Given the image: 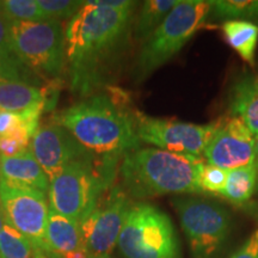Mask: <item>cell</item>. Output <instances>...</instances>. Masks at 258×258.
<instances>
[{"instance_id":"obj_16","label":"cell","mask_w":258,"mask_h":258,"mask_svg":"<svg viewBox=\"0 0 258 258\" xmlns=\"http://www.w3.org/2000/svg\"><path fill=\"white\" fill-rule=\"evenodd\" d=\"M230 115L239 118L254 137H258V80L252 74H243L230 91Z\"/></svg>"},{"instance_id":"obj_4","label":"cell","mask_w":258,"mask_h":258,"mask_svg":"<svg viewBox=\"0 0 258 258\" xmlns=\"http://www.w3.org/2000/svg\"><path fill=\"white\" fill-rule=\"evenodd\" d=\"M120 164L95 157L71 163L49 182V208L80 224L103 194L115 184Z\"/></svg>"},{"instance_id":"obj_17","label":"cell","mask_w":258,"mask_h":258,"mask_svg":"<svg viewBox=\"0 0 258 258\" xmlns=\"http://www.w3.org/2000/svg\"><path fill=\"white\" fill-rule=\"evenodd\" d=\"M44 104L43 90L23 83H0V110L21 115Z\"/></svg>"},{"instance_id":"obj_6","label":"cell","mask_w":258,"mask_h":258,"mask_svg":"<svg viewBox=\"0 0 258 258\" xmlns=\"http://www.w3.org/2000/svg\"><path fill=\"white\" fill-rule=\"evenodd\" d=\"M117 247L124 258H182L178 235L169 215L144 201L129 206Z\"/></svg>"},{"instance_id":"obj_19","label":"cell","mask_w":258,"mask_h":258,"mask_svg":"<svg viewBox=\"0 0 258 258\" xmlns=\"http://www.w3.org/2000/svg\"><path fill=\"white\" fill-rule=\"evenodd\" d=\"M179 2L180 0H146L144 2L134 21V37L144 43L163 23L167 15L178 5Z\"/></svg>"},{"instance_id":"obj_1","label":"cell","mask_w":258,"mask_h":258,"mask_svg":"<svg viewBox=\"0 0 258 258\" xmlns=\"http://www.w3.org/2000/svg\"><path fill=\"white\" fill-rule=\"evenodd\" d=\"M135 10L83 8L64 29L66 67L73 95L86 98L115 82L131 47Z\"/></svg>"},{"instance_id":"obj_33","label":"cell","mask_w":258,"mask_h":258,"mask_svg":"<svg viewBox=\"0 0 258 258\" xmlns=\"http://www.w3.org/2000/svg\"><path fill=\"white\" fill-rule=\"evenodd\" d=\"M254 143H256V166L258 169V137H254Z\"/></svg>"},{"instance_id":"obj_32","label":"cell","mask_w":258,"mask_h":258,"mask_svg":"<svg viewBox=\"0 0 258 258\" xmlns=\"http://www.w3.org/2000/svg\"><path fill=\"white\" fill-rule=\"evenodd\" d=\"M6 225V219H5V215H4V211H3V208H0V232H2L3 227Z\"/></svg>"},{"instance_id":"obj_8","label":"cell","mask_w":258,"mask_h":258,"mask_svg":"<svg viewBox=\"0 0 258 258\" xmlns=\"http://www.w3.org/2000/svg\"><path fill=\"white\" fill-rule=\"evenodd\" d=\"M14 51L43 80L59 79L66 69V37L61 22H12Z\"/></svg>"},{"instance_id":"obj_15","label":"cell","mask_w":258,"mask_h":258,"mask_svg":"<svg viewBox=\"0 0 258 258\" xmlns=\"http://www.w3.org/2000/svg\"><path fill=\"white\" fill-rule=\"evenodd\" d=\"M0 173L3 179L16 184L30 186L44 194L49 189V179L29 148L15 156L0 154Z\"/></svg>"},{"instance_id":"obj_12","label":"cell","mask_w":258,"mask_h":258,"mask_svg":"<svg viewBox=\"0 0 258 258\" xmlns=\"http://www.w3.org/2000/svg\"><path fill=\"white\" fill-rule=\"evenodd\" d=\"M202 157L207 164L227 171L252 165L256 163L254 135L239 118H220Z\"/></svg>"},{"instance_id":"obj_28","label":"cell","mask_w":258,"mask_h":258,"mask_svg":"<svg viewBox=\"0 0 258 258\" xmlns=\"http://www.w3.org/2000/svg\"><path fill=\"white\" fill-rule=\"evenodd\" d=\"M11 25L12 22L9 18H6L4 15L0 14V50L14 51Z\"/></svg>"},{"instance_id":"obj_29","label":"cell","mask_w":258,"mask_h":258,"mask_svg":"<svg viewBox=\"0 0 258 258\" xmlns=\"http://www.w3.org/2000/svg\"><path fill=\"white\" fill-rule=\"evenodd\" d=\"M86 4L111 10H131L137 9L139 3L132 0H86Z\"/></svg>"},{"instance_id":"obj_26","label":"cell","mask_w":258,"mask_h":258,"mask_svg":"<svg viewBox=\"0 0 258 258\" xmlns=\"http://www.w3.org/2000/svg\"><path fill=\"white\" fill-rule=\"evenodd\" d=\"M227 170L211 165L205 161L199 175L200 194H218L220 195L227 179Z\"/></svg>"},{"instance_id":"obj_21","label":"cell","mask_w":258,"mask_h":258,"mask_svg":"<svg viewBox=\"0 0 258 258\" xmlns=\"http://www.w3.org/2000/svg\"><path fill=\"white\" fill-rule=\"evenodd\" d=\"M0 258H48L27 237L6 224L0 232Z\"/></svg>"},{"instance_id":"obj_7","label":"cell","mask_w":258,"mask_h":258,"mask_svg":"<svg viewBox=\"0 0 258 258\" xmlns=\"http://www.w3.org/2000/svg\"><path fill=\"white\" fill-rule=\"evenodd\" d=\"M172 205L191 258H219L232 231L230 212L220 203L196 196H175Z\"/></svg>"},{"instance_id":"obj_11","label":"cell","mask_w":258,"mask_h":258,"mask_svg":"<svg viewBox=\"0 0 258 258\" xmlns=\"http://www.w3.org/2000/svg\"><path fill=\"white\" fill-rule=\"evenodd\" d=\"M0 201L6 224L27 237L47 256L46 226L49 207L46 194L2 178Z\"/></svg>"},{"instance_id":"obj_23","label":"cell","mask_w":258,"mask_h":258,"mask_svg":"<svg viewBox=\"0 0 258 258\" xmlns=\"http://www.w3.org/2000/svg\"><path fill=\"white\" fill-rule=\"evenodd\" d=\"M15 82L28 85H43L44 80L34 73L14 51L0 50V83Z\"/></svg>"},{"instance_id":"obj_27","label":"cell","mask_w":258,"mask_h":258,"mask_svg":"<svg viewBox=\"0 0 258 258\" xmlns=\"http://www.w3.org/2000/svg\"><path fill=\"white\" fill-rule=\"evenodd\" d=\"M230 258H258V227Z\"/></svg>"},{"instance_id":"obj_31","label":"cell","mask_w":258,"mask_h":258,"mask_svg":"<svg viewBox=\"0 0 258 258\" xmlns=\"http://www.w3.org/2000/svg\"><path fill=\"white\" fill-rule=\"evenodd\" d=\"M29 147L24 146L19 141H16L14 139L6 137H0V154L3 156H15L23 151H27Z\"/></svg>"},{"instance_id":"obj_2","label":"cell","mask_w":258,"mask_h":258,"mask_svg":"<svg viewBox=\"0 0 258 258\" xmlns=\"http://www.w3.org/2000/svg\"><path fill=\"white\" fill-rule=\"evenodd\" d=\"M56 123L66 128L97 159L121 163L141 145L134 111L103 92L63 109L56 115Z\"/></svg>"},{"instance_id":"obj_22","label":"cell","mask_w":258,"mask_h":258,"mask_svg":"<svg viewBox=\"0 0 258 258\" xmlns=\"http://www.w3.org/2000/svg\"><path fill=\"white\" fill-rule=\"evenodd\" d=\"M222 21L258 22V0H212V14Z\"/></svg>"},{"instance_id":"obj_5","label":"cell","mask_w":258,"mask_h":258,"mask_svg":"<svg viewBox=\"0 0 258 258\" xmlns=\"http://www.w3.org/2000/svg\"><path fill=\"white\" fill-rule=\"evenodd\" d=\"M212 14V0H180L147 38L135 60V83H143L177 55Z\"/></svg>"},{"instance_id":"obj_14","label":"cell","mask_w":258,"mask_h":258,"mask_svg":"<svg viewBox=\"0 0 258 258\" xmlns=\"http://www.w3.org/2000/svg\"><path fill=\"white\" fill-rule=\"evenodd\" d=\"M48 258H64L84 250L79 222L71 220L49 208L46 226Z\"/></svg>"},{"instance_id":"obj_13","label":"cell","mask_w":258,"mask_h":258,"mask_svg":"<svg viewBox=\"0 0 258 258\" xmlns=\"http://www.w3.org/2000/svg\"><path fill=\"white\" fill-rule=\"evenodd\" d=\"M29 150L43 169L49 182L73 161L93 157L66 128L57 123L38 128L31 139Z\"/></svg>"},{"instance_id":"obj_10","label":"cell","mask_w":258,"mask_h":258,"mask_svg":"<svg viewBox=\"0 0 258 258\" xmlns=\"http://www.w3.org/2000/svg\"><path fill=\"white\" fill-rule=\"evenodd\" d=\"M137 134L141 143L153 145L159 150L201 158L215 131L218 120L207 124L159 118L134 111Z\"/></svg>"},{"instance_id":"obj_18","label":"cell","mask_w":258,"mask_h":258,"mask_svg":"<svg viewBox=\"0 0 258 258\" xmlns=\"http://www.w3.org/2000/svg\"><path fill=\"white\" fill-rule=\"evenodd\" d=\"M222 32L227 43L244 61L253 64L258 44V25L245 21H226Z\"/></svg>"},{"instance_id":"obj_34","label":"cell","mask_w":258,"mask_h":258,"mask_svg":"<svg viewBox=\"0 0 258 258\" xmlns=\"http://www.w3.org/2000/svg\"><path fill=\"white\" fill-rule=\"evenodd\" d=\"M0 180H2V173H0ZM0 208H3L2 207V201H0Z\"/></svg>"},{"instance_id":"obj_9","label":"cell","mask_w":258,"mask_h":258,"mask_svg":"<svg viewBox=\"0 0 258 258\" xmlns=\"http://www.w3.org/2000/svg\"><path fill=\"white\" fill-rule=\"evenodd\" d=\"M131 203L122 186L115 183L101 196L89 217L80 222L83 246L88 258L111 256Z\"/></svg>"},{"instance_id":"obj_35","label":"cell","mask_w":258,"mask_h":258,"mask_svg":"<svg viewBox=\"0 0 258 258\" xmlns=\"http://www.w3.org/2000/svg\"><path fill=\"white\" fill-rule=\"evenodd\" d=\"M103 258H112L111 256H108V257H103Z\"/></svg>"},{"instance_id":"obj_36","label":"cell","mask_w":258,"mask_h":258,"mask_svg":"<svg viewBox=\"0 0 258 258\" xmlns=\"http://www.w3.org/2000/svg\"><path fill=\"white\" fill-rule=\"evenodd\" d=\"M257 80H258V76H257Z\"/></svg>"},{"instance_id":"obj_3","label":"cell","mask_w":258,"mask_h":258,"mask_svg":"<svg viewBox=\"0 0 258 258\" xmlns=\"http://www.w3.org/2000/svg\"><path fill=\"white\" fill-rule=\"evenodd\" d=\"M205 160L159 148H138L121 160L118 175L129 199L163 195H198L199 175Z\"/></svg>"},{"instance_id":"obj_20","label":"cell","mask_w":258,"mask_h":258,"mask_svg":"<svg viewBox=\"0 0 258 258\" xmlns=\"http://www.w3.org/2000/svg\"><path fill=\"white\" fill-rule=\"evenodd\" d=\"M258 184L256 164L230 170L220 195L234 205H244L254 195Z\"/></svg>"},{"instance_id":"obj_24","label":"cell","mask_w":258,"mask_h":258,"mask_svg":"<svg viewBox=\"0 0 258 258\" xmlns=\"http://www.w3.org/2000/svg\"><path fill=\"white\" fill-rule=\"evenodd\" d=\"M0 14L11 22L46 21L37 0H0Z\"/></svg>"},{"instance_id":"obj_30","label":"cell","mask_w":258,"mask_h":258,"mask_svg":"<svg viewBox=\"0 0 258 258\" xmlns=\"http://www.w3.org/2000/svg\"><path fill=\"white\" fill-rule=\"evenodd\" d=\"M22 121L19 115L0 110V137H5L15 131L18 125H21Z\"/></svg>"},{"instance_id":"obj_25","label":"cell","mask_w":258,"mask_h":258,"mask_svg":"<svg viewBox=\"0 0 258 258\" xmlns=\"http://www.w3.org/2000/svg\"><path fill=\"white\" fill-rule=\"evenodd\" d=\"M42 15L46 21H64L72 19L83 8V2L74 0H37Z\"/></svg>"}]
</instances>
